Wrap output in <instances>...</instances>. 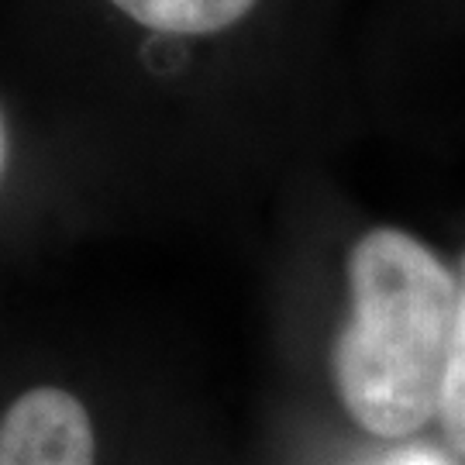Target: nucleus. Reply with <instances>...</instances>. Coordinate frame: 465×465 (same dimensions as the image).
Masks as SVG:
<instances>
[{"instance_id":"nucleus-1","label":"nucleus","mask_w":465,"mask_h":465,"mask_svg":"<svg viewBox=\"0 0 465 465\" xmlns=\"http://www.w3.org/2000/svg\"><path fill=\"white\" fill-rule=\"evenodd\" d=\"M351 314L334 341V386L359 428L407 438L438 417L459 280L424 242L372 228L349 252Z\"/></svg>"},{"instance_id":"nucleus-2","label":"nucleus","mask_w":465,"mask_h":465,"mask_svg":"<svg viewBox=\"0 0 465 465\" xmlns=\"http://www.w3.org/2000/svg\"><path fill=\"white\" fill-rule=\"evenodd\" d=\"M97 438L80 400L35 386L0 417V465H94Z\"/></svg>"},{"instance_id":"nucleus-3","label":"nucleus","mask_w":465,"mask_h":465,"mask_svg":"<svg viewBox=\"0 0 465 465\" xmlns=\"http://www.w3.org/2000/svg\"><path fill=\"white\" fill-rule=\"evenodd\" d=\"M117 11L163 35H214L238 25L255 0H111Z\"/></svg>"},{"instance_id":"nucleus-4","label":"nucleus","mask_w":465,"mask_h":465,"mask_svg":"<svg viewBox=\"0 0 465 465\" xmlns=\"http://www.w3.org/2000/svg\"><path fill=\"white\" fill-rule=\"evenodd\" d=\"M438 424H441V434H445L449 449L465 455V259H462V280H459V314H455V334H451Z\"/></svg>"},{"instance_id":"nucleus-5","label":"nucleus","mask_w":465,"mask_h":465,"mask_svg":"<svg viewBox=\"0 0 465 465\" xmlns=\"http://www.w3.org/2000/svg\"><path fill=\"white\" fill-rule=\"evenodd\" d=\"M390 465H445V462H441V459H434V455L417 451V455H400V459H393Z\"/></svg>"},{"instance_id":"nucleus-6","label":"nucleus","mask_w":465,"mask_h":465,"mask_svg":"<svg viewBox=\"0 0 465 465\" xmlns=\"http://www.w3.org/2000/svg\"><path fill=\"white\" fill-rule=\"evenodd\" d=\"M7 152H11V134H7V121L0 114V176L7 169Z\"/></svg>"}]
</instances>
